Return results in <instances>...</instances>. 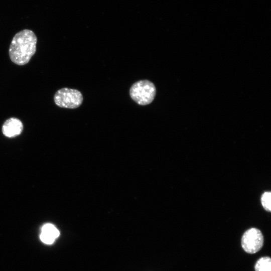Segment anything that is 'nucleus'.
<instances>
[{"label": "nucleus", "instance_id": "f257e3e1", "mask_svg": "<svg viewBox=\"0 0 271 271\" xmlns=\"http://www.w3.org/2000/svg\"><path fill=\"white\" fill-rule=\"evenodd\" d=\"M37 42V36L30 30L25 29L17 33L9 50L12 61L21 66L27 64L36 53Z\"/></svg>", "mask_w": 271, "mask_h": 271}, {"label": "nucleus", "instance_id": "f03ea898", "mask_svg": "<svg viewBox=\"0 0 271 271\" xmlns=\"http://www.w3.org/2000/svg\"><path fill=\"white\" fill-rule=\"evenodd\" d=\"M156 88L153 82L148 80H141L134 83L129 89L131 99L140 105H147L154 100Z\"/></svg>", "mask_w": 271, "mask_h": 271}, {"label": "nucleus", "instance_id": "7ed1b4c3", "mask_svg": "<svg viewBox=\"0 0 271 271\" xmlns=\"http://www.w3.org/2000/svg\"><path fill=\"white\" fill-rule=\"evenodd\" d=\"M83 96L78 90L62 88L57 90L54 96L55 104L60 107L75 109L82 103Z\"/></svg>", "mask_w": 271, "mask_h": 271}, {"label": "nucleus", "instance_id": "20e7f679", "mask_svg": "<svg viewBox=\"0 0 271 271\" xmlns=\"http://www.w3.org/2000/svg\"><path fill=\"white\" fill-rule=\"evenodd\" d=\"M263 244V236L261 231L251 228L247 230L241 238V245L248 253L253 254L258 251Z\"/></svg>", "mask_w": 271, "mask_h": 271}, {"label": "nucleus", "instance_id": "39448f33", "mask_svg": "<svg viewBox=\"0 0 271 271\" xmlns=\"http://www.w3.org/2000/svg\"><path fill=\"white\" fill-rule=\"evenodd\" d=\"M23 129L22 122L16 117L7 119L2 126L3 134L8 138H14L20 135Z\"/></svg>", "mask_w": 271, "mask_h": 271}, {"label": "nucleus", "instance_id": "423d86ee", "mask_svg": "<svg viewBox=\"0 0 271 271\" xmlns=\"http://www.w3.org/2000/svg\"><path fill=\"white\" fill-rule=\"evenodd\" d=\"M59 235V231L53 224L47 223L42 227L40 237L43 242L50 244L55 241Z\"/></svg>", "mask_w": 271, "mask_h": 271}, {"label": "nucleus", "instance_id": "0eeeda50", "mask_svg": "<svg viewBox=\"0 0 271 271\" xmlns=\"http://www.w3.org/2000/svg\"><path fill=\"white\" fill-rule=\"evenodd\" d=\"M255 271H271V259L269 257L260 258L255 265Z\"/></svg>", "mask_w": 271, "mask_h": 271}, {"label": "nucleus", "instance_id": "6e6552de", "mask_svg": "<svg viewBox=\"0 0 271 271\" xmlns=\"http://www.w3.org/2000/svg\"><path fill=\"white\" fill-rule=\"evenodd\" d=\"M271 193L270 192H264L261 197V203L263 208L267 211H270L271 210Z\"/></svg>", "mask_w": 271, "mask_h": 271}]
</instances>
